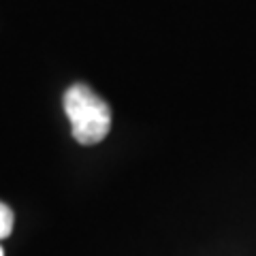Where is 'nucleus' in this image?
<instances>
[{
    "label": "nucleus",
    "instance_id": "nucleus-1",
    "mask_svg": "<svg viewBox=\"0 0 256 256\" xmlns=\"http://www.w3.org/2000/svg\"><path fill=\"white\" fill-rule=\"evenodd\" d=\"M64 111L70 120V130L82 146H96L111 128L109 105L84 84L70 86L64 94Z\"/></svg>",
    "mask_w": 256,
    "mask_h": 256
},
{
    "label": "nucleus",
    "instance_id": "nucleus-2",
    "mask_svg": "<svg viewBox=\"0 0 256 256\" xmlns=\"http://www.w3.org/2000/svg\"><path fill=\"white\" fill-rule=\"evenodd\" d=\"M13 230V212L9 205L0 203V239L9 237Z\"/></svg>",
    "mask_w": 256,
    "mask_h": 256
},
{
    "label": "nucleus",
    "instance_id": "nucleus-3",
    "mask_svg": "<svg viewBox=\"0 0 256 256\" xmlns=\"http://www.w3.org/2000/svg\"><path fill=\"white\" fill-rule=\"evenodd\" d=\"M0 256H4V254H2V248H0Z\"/></svg>",
    "mask_w": 256,
    "mask_h": 256
}]
</instances>
